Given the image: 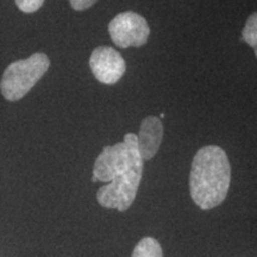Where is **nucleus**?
<instances>
[{
	"label": "nucleus",
	"mask_w": 257,
	"mask_h": 257,
	"mask_svg": "<svg viewBox=\"0 0 257 257\" xmlns=\"http://www.w3.org/2000/svg\"><path fill=\"white\" fill-rule=\"evenodd\" d=\"M50 67L46 54L35 53L25 60L10 63L0 81V92L8 101H17L31 91Z\"/></svg>",
	"instance_id": "obj_2"
},
{
	"label": "nucleus",
	"mask_w": 257,
	"mask_h": 257,
	"mask_svg": "<svg viewBox=\"0 0 257 257\" xmlns=\"http://www.w3.org/2000/svg\"><path fill=\"white\" fill-rule=\"evenodd\" d=\"M131 257H163L162 248L156 239L152 237H146L141 239L135 246Z\"/></svg>",
	"instance_id": "obj_8"
},
{
	"label": "nucleus",
	"mask_w": 257,
	"mask_h": 257,
	"mask_svg": "<svg viewBox=\"0 0 257 257\" xmlns=\"http://www.w3.org/2000/svg\"><path fill=\"white\" fill-rule=\"evenodd\" d=\"M89 68L99 82L114 85L126 72L124 57L112 47H98L89 57Z\"/></svg>",
	"instance_id": "obj_6"
},
{
	"label": "nucleus",
	"mask_w": 257,
	"mask_h": 257,
	"mask_svg": "<svg viewBox=\"0 0 257 257\" xmlns=\"http://www.w3.org/2000/svg\"><path fill=\"white\" fill-rule=\"evenodd\" d=\"M240 41L246 42L250 47L253 48L255 55L257 57V12H253L246 19V23L243 29Z\"/></svg>",
	"instance_id": "obj_9"
},
{
	"label": "nucleus",
	"mask_w": 257,
	"mask_h": 257,
	"mask_svg": "<svg viewBox=\"0 0 257 257\" xmlns=\"http://www.w3.org/2000/svg\"><path fill=\"white\" fill-rule=\"evenodd\" d=\"M163 138V125L160 118H144L141 123L140 133L137 135L138 153L143 161L153 159L156 155Z\"/></svg>",
	"instance_id": "obj_7"
},
{
	"label": "nucleus",
	"mask_w": 257,
	"mask_h": 257,
	"mask_svg": "<svg viewBox=\"0 0 257 257\" xmlns=\"http://www.w3.org/2000/svg\"><path fill=\"white\" fill-rule=\"evenodd\" d=\"M137 146V136L133 133L125 135L124 142L107 146L96 157L93 168L92 181L108 182L126 172L133 160V153Z\"/></svg>",
	"instance_id": "obj_4"
},
{
	"label": "nucleus",
	"mask_w": 257,
	"mask_h": 257,
	"mask_svg": "<svg viewBox=\"0 0 257 257\" xmlns=\"http://www.w3.org/2000/svg\"><path fill=\"white\" fill-rule=\"evenodd\" d=\"M231 184V166L226 153L218 146L199 149L192 162L189 192L193 201L202 210L219 206Z\"/></svg>",
	"instance_id": "obj_1"
},
{
	"label": "nucleus",
	"mask_w": 257,
	"mask_h": 257,
	"mask_svg": "<svg viewBox=\"0 0 257 257\" xmlns=\"http://www.w3.org/2000/svg\"><path fill=\"white\" fill-rule=\"evenodd\" d=\"M143 162L136 146L126 172L101 187L96 193V199L102 207L117 208L120 212L128 210L136 198L138 186L142 179Z\"/></svg>",
	"instance_id": "obj_3"
},
{
	"label": "nucleus",
	"mask_w": 257,
	"mask_h": 257,
	"mask_svg": "<svg viewBox=\"0 0 257 257\" xmlns=\"http://www.w3.org/2000/svg\"><path fill=\"white\" fill-rule=\"evenodd\" d=\"M17 8L25 14H32L40 10L43 5L44 0H15Z\"/></svg>",
	"instance_id": "obj_10"
},
{
	"label": "nucleus",
	"mask_w": 257,
	"mask_h": 257,
	"mask_svg": "<svg viewBox=\"0 0 257 257\" xmlns=\"http://www.w3.org/2000/svg\"><path fill=\"white\" fill-rule=\"evenodd\" d=\"M112 41L120 48L142 47L148 42L150 29L143 16L133 11L121 12L108 24Z\"/></svg>",
	"instance_id": "obj_5"
},
{
	"label": "nucleus",
	"mask_w": 257,
	"mask_h": 257,
	"mask_svg": "<svg viewBox=\"0 0 257 257\" xmlns=\"http://www.w3.org/2000/svg\"><path fill=\"white\" fill-rule=\"evenodd\" d=\"M69 2L74 10H76V11H83V10L92 8L98 0H69Z\"/></svg>",
	"instance_id": "obj_11"
}]
</instances>
